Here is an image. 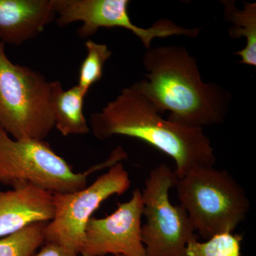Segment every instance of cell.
Instances as JSON below:
<instances>
[{"label":"cell","mask_w":256,"mask_h":256,"mask_svg":"<svg viewBox=\"0 0 256 256\" xmlns=\"http://www.w3.org/2000/svg\"><path fill=\"white\" fill-rule=\"evenodd\" d=\"M146 74L136 84L160 114L184 127L202 128L222 124L232 96L215 82L202 80L197 60L185 47L162 46L146 50Z\"/></svg>","instance_id":"6da1fadb"},{"label":"cell","mask_w":256,"mask_h":256,"mask_svg":"<svg viewBox=\"0 0 256 256\" xmlns=\"http://www.w3.org/2000/svg\"><path fill=\"white\" fill-rule=\"evenodd\" d=\"M89 128L99 140L127 136L154 146L174 160L178 178L196 168L214 166L216 161L214 149L202 128L184 127L163 118L136 82L90 114Z\"/></svg>","instance_id":"7a4b0ae2"},{"label":"cell","mask_w":256,"mask_h":256,"mask_svg":"<svg viewBox=\"0 0 256 256\" xmlns=\"http://www.w3.org/2000/svg\"><path fill=\"white\" fill-rule=\"evenodd\" d=\"M124 159L126 152L117 148L104 162L75 172L46 141L15 140L0 127V183L12 188L31 184L52 194L79 191L88 186L89 175Z\"/></svg>","instance_id":"3957f363"},{"label":"cell","mask_w":256,"mask_h":256,"mask_svg":"<svg viewBox=\"0 0 256 256\" xmlns=\"http://www.w3.org/2000/svg\"><path fill=\"white\" fill-rule=\"evenodd\" d=\"M58 80L11 62L0 42V127L15 140H44L55 128Z\"/></svg>","instance_id":"277c9868"},{"label":"cell","mask_w":256,"mask_h":256,"mask_svg":"<svg viewBox=\"0 0 256 256\" xmlns=\"http://www.w3.org/2000/svg\"><path fill=\"white\" fill-rule=\"evenodd\" d=\"M180 205L204 239L232 233L246 218L250 201L244 188L225 170L202 166L178 178Z\"/></svg>","instance_id":"5b68a950"},{"label":"cell","mask_w":256,"mask_h":256,"mask_svg":"<svg viewBox=\"0 0 256 256\" xmlns=\"http://www.w3.org/2000/svg\"><path fill=\"white\" fill-rule=\"evenodd\" d=\"M178 178L166 164L153 168L142 192L143 215L141 237L146 256H186L190 242L198 240L194 227L181 205H173L170 192Z\"/></svg>","instance_id":"8992f818"},{"label":"cell","mask_w":256,"mask_h":256,"mask_svg":"<svg viewBox=\"0 0 256 256\" xmlns=\"http://www.w3.org/2000/svg\"><path fill=\"white\" fill-rule=\"evenodd\" d=\"M130 185V175L120 162L79 191L54 194V215L47 223L45 242L60 244L80 255L86 226L92 214L105 200L122 194Z\"/></svg>","instance_id":"52a82bcc"},{"label":"cell","mask_w":256,"mask_h":256,"mask_svg":"<svg viewBox=\"0 0 256 256\" xmlns=\"http://www.w3.org/2000/svg\"><path fill=\"white\" fill-rule=\"evenodd\" d=\"M128 0H54L58 26L77 22L82 23L77 31L78 36L87 38L100 28H122L132 32L140 40L146 50L156 38L172 36H192V28L176 24L172 20H158L150 28H140L132 22Z\"/></svg>","instance_id":"ba28073f"},{"label":"cell","mask_w":256,"mask_h":256,"mask_svg":"<svg viewBox=\"0 0 256 256\" xmlns=\"http://www.w3.org/2000/svg\"><path fill=\"white\" fill-rule=\"evenodd\" d=\"M142 216V192L136 188L110 215L89 220L80 255L146 256L141 237Z\"/></svg>","instance_id":"9c48e42d"},{"label":"cell","mask_w":256,"mask_h":256,"mask_svg":"<svg viewBox=\"0 0 256 256\" xmlns=\"http://www.w3.org/2000/svg\"><path fill=\"white\" fill-rule=\"evenodd\" d=\"M54 215V194L31 184L9 191L0 190V238L38 222H50Z\"/></svg>","instance_id":"30bf717a"},{"label":"cell","mask_w":256,"mask_h":256,"mask_svg":"<svg viewBox=\"0 0 256 256\" xmlns=\"http://www.w3.org/2000/svg\"><path fill=\"white\" fill-rule=\"evenodd\" d=\"M56 18L54 0H0V42L21 45Z\"/></svg>","instance_id":"8fae6325"},{"label":"cell","mask_w":256,"mask_h":256,"mask_svg":"<svg viewBox=\"0 0 256 256\" xmlns=\"http://www.w3.org/2000/svg\"><path fill=\"white\" fill-rule=\"evenodd\" d=\"M86 96L77 85L64 90L58 82L54 97L53 111L55 128L64 136H84L90 132L84 114Z\"/></svg>","instance_id":"7c38bea8"},{"label":"cell","mask_w":256,"mask_h":256,"mask_svg":"<svg viewBox=\"0 0 256 256\" xmlns=\"http://www.w3.org/2000/svg\"><path fill=\"white\" fill-rule=\"evenodd\" d=\"M226 20L232 23L229 35L232 38H246V46L236 55L240 57V64L256 66V3L245 2L242 10L232 0L222 1Z\"/></svg>","instance_id":"4fadbf2b"},{"label":"cell","mask_w":256,"mask_h":256,"mask_svg":"<svg viewBox=\"0 0 256 256\" xmlns=\"http://www.w3.org/2000/svg\"><path fill=\"white\" fill-rule=\"evenodd\" d=\"M48 222H38L0 239V256H33L45 242Z\"/></svg>","instance_id":"5bb4252c"},{"label":"cell","mask_w":256,"mask_h":256,"mask_svg":"<svg viewBox=\"0 0 256 256\" xmlns=\"http://www.w3.org/2000/svg\"><path fill=\"white\" fill-rule=\"evenodd\" d=\"M85 46L86 56L79 69L77 86L87 95L90 88L102 78L104 65L112 52L105 44L96 43L90 40L86 42Z\"/></svg>","instance_id":"9a60e30c"},{"label":"cell","mask_w":256,"mask_h":256,"mask_svg":"<svg viewBox=\"0 0 256 256\" xmlns=\"http://www.w3.org/2000/svg\"><path fill=\"white\" fill-rule=\"evenodd\" d=\"M242 237L232 233L216 234L206 242L193 240L186 247V256H240Z\"/></svg>","instance_id":"2e32d148"},{"label":"cell","mask_w":256,"mask_h":256,"mask_svg":"<svg viewBox=\"0 0 256 256\" xmlns=\"http://www.w3.org/2000/svg\"><path fill=\"white\" fill-rule=\"evenodd\" d=\"M78 252L54 242H45L41 250L33 256H78Z\"/></svg>","instance_id":"e0dca14e"},{"label":"cell","mask_w":256,"mask_h":256,"mask_svg":"<svg viewBox=\"0 0 256 256\" xmlns=\"http://www.w3.org/2000/svg\"><path fill=\"white\" fill-rule=\"evenodd\" d=\"M126 256L124 255H114V256Z\"/></svg>","instance_id":"ac0fdd59"}]
</instances>
